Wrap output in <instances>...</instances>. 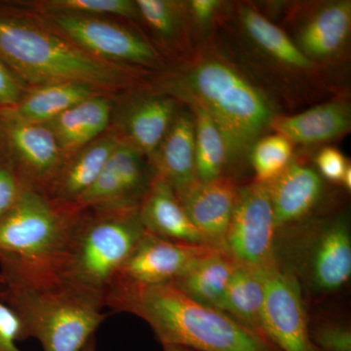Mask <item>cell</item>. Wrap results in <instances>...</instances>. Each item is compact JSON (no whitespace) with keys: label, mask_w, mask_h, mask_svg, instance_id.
Instances as JSON below:
<instances>
[{"label":"cell","mask_w":351,"mask_h":351,"mask_svg":"<svg viewBox=\"0 0 351 351\" xmlns=\"http://www.w3.org/2000/svg\"><path fill=\"white\" fill-rule=\"evenodd\" d=\"M105 306L142 318L163 346L195 351H279L230 313L193 301L172 283L114 286L106 297Z\"/></svg>","instance_id":"1"},{"label":"cell","mask_w":351,"mask_h":351,"mask_svg":"<svg viewBox=\"0 0 351 351\" xmlns=\"http://www.w3.org/2000/svg\"><path fill=\"white\" fill-rule=\"evenodd\" d=\"M82 211L24 182L17 202L0 221V283L61 282L62 267Z\"/></svg>","instance_id":"2"},{"label":"cell","mask_w":351,"mask_h":351,"mask_svg":"<svg viewBox=\"0 0 351 351\" xmlns=\"http://www.w3.org/2000/svg\"><path fill=\"white\" fill-rule=\"evenodd\" d=\"M0 61L21 82L36 86L78 83L112 88L126 82V71L92 56L63 36L32 24L0 5Z\"/></svg>","instance_id":"3"},{"label":"cell","mask_w":351,"mask_h":351,"mask_svg":"<svg viewBox=\"0 0 351 351\" xmlns=\"http://www.w3.org/2000/svg\"><path fill=\"white\" fill-rule=\"evenodd\" d=\"M92 210L76 226L60 281L105 306L108 291L145 230L138 208Z\"/></svg>","instance_id":"4"},{"label":"cell","mask_w":351,"mask_h":351,"mask_svg":"<svg viewBox=\"0 0 351 351\" xmlns=\"http://www.w3.org/2000/svg\"><path fill=\"white\" fill-rule=\"evenodd\" d=\"M0 286V299L22 323L23 341L38 339L44 351H82L107 317L100 300L63 282Z\"/></svg>","instance_id":"5"},{"label":"cell","mask_w":351,"mask_h":351,"mask_svg":"<svg viewBox=\"0 0 351 351\" xmlns=\"http://www.w3.org/2000/svg\"><path fill=\"white\" fill-rule=\"evenodd\" d=\"M184 87L191 105L204 108L216 122L230 157L252 149L276 117L267 97L218 58L198 62L184 77Z\"/></svg>","instance_id":"6"},{"label":"cell","mask_w":351,"mask_h":351,"mask_svg":"<svg viewBox=\"0 0 351 351\" xmlns=\"http://www.w3.org/2000/svg\"><path fill=\"white\" fill-rule=\"evenodd\" d=\"M277 267L294 277L306 298L317 302L341 292L351 276V230L346 215L277 232Z\"/></svg>","instance_id":"7"},{"label":"cell","mask_w":351,"mask_h":351,"mask_svg":"<svg viewBox=\"0 0 351 351\" xmlns=\"http://www.w3.org/2000/svg\"><path fill=\"white\" fill-rule=\"evenodd\" d=\"M276 235L267 184L255 181L239 189L223 252L237 265L257 271L271 269L277 267Z\"/></svg>","instance_id":"8"},{"label":"cell","mask_w":351,"mask_h":351,"mask_svg":"<svg viewBox=\"0 0 351 351\" xmlns=\"http://www.w3.org/2000/svg\"><path fill=\"white\" fill-rule=\"evenodd\" d=\"M46 20L56 31L92 56L114 61L154 66L158 55L149 43L135 32L94 16L49 14Z\"/></svg>","instance_id":"9"},{"label":"cell","mask_w":351,"mask_h":351,"mask_svg":"<svg viewBox=\"0 0 351 351\" xmlns=\"http://www.w3.org/2000/svg\"><path fill=\"white\" fill-rule=\"evenodd\" d=\"M260 272L265 286L263 329L279 351H322L309 334L306 300L297 280L278 267Z\"/></svg>","instance_id":"10"},{"label":"cell","mask_w":351,"mask_h":351,"mask_svg":"<svg viewBox=\"0 0 351 351\" xmlns=\"http://www.w3.org/2000/svg\"><path fill=\"white\" fill-rule=\"evenodd\" d=\"M144 154L120 140L101 174L75 204L82 209L138 208L152 181L145 173Z\"/></svg>","instance_id":"11"},{"label":"cell","mask_w":351,"mask_h":351,"mask_svg":"<svg viewBox=\"0 0 351 351\" xmlns=\"http://www.w3.org/2000/svg\"><path fill=\"white\" fill-rule=\"evenodd\" d=\"M212 250L214 248L207 245L175 241L145 232L112 288L171 283L195 261Z\"/></svg>","instance_id":"12"},{"label":"cell","mask_w":351,"mask_h":351,"mask_svg":"<svg viewBox=\"0 0 351 351\" xmlns=\"http://www.w3.org/2000/svg\"><path fill=\"white\" fill-rule=\"evenodd\" d=\"M205 243L223 251L239 189L230 177L195 184L176 191Z\"/></svg>","instance_id":"13"},{"label":"cell","mask_w":351,"mask_h":351,"mask_svg":"<svg viewBox=\"0 0 351 351\" xmlns=\"http://www.w3.org/2000/svg\"><path fill=\"white\" fill-rule=\"evenodd\" d=\"M0 142L22 166L23 182L34 188L36 182H47V186L61 167V149L45 124L0 120Z\"/></svg>","instance_id":"14"},{"label":"cell","mask_w":351,"mask_h":351,"mask_svg":"<svg viewBox=\"0 0 351 351\" xmlns=\"http://www.w3.org/2000/svg\"><path fill=\"white\" fill-rule=\"evenodd\" d=\"M265 184L276 232L308 221L324 195L319 173L299 163L291 162L276 179Z\"/></svg>","instance_id":"15"},{"label":"cell","mask_w":351,"mask_h":351,"mask_svg":"<svg viewBox=\"0 0 351 351\" xmlns=\"http://www.w3.org/2000/svg\"><path fill=\"white\" fill-rule=\"evenodd\" d=\"M138 214L147 232L175 241L207 245L189 219L172 184L160 176L152 180L138 205Z\"/></svg>","instance_id":"16"},{"label":"cell","mask_w":351,"mask_h":351,"mask_svg":"<svg viewBox=\"0 0 351 351\" xmlns=\"http://www.w3.org/2000/svg\"><path fill=\"white\" fill-rule=\"evenodd\" d=\"M120 138L112 134L97 138L61 166L46 189V195L64 204H75L96 181Z\"/></svg>","instance_id":"17"},{"label":"cell","mask_w":351,"mask_h":351,"mask_svg":"<svg viewBox=\"0 0 351 351\" xmlns=\"http://www.w3.org/2000/svg\"><path fill=\"white\" fill-rule=\"evenodd\" d=\"M157 176L172 184L176 191L197 182L195 174V125L193 114L176 113L174 120L152 158Z\"/></svg>","instance_id":"18"},{"label":"cell","mask_w":351,"mask_h":351,"mask_svg":"<svg viewBox=\"0 0 351 351\" xmlns=\"http://www.w3.org/2000/svg\"><path fill=\"white\" fill-rule=\"evenodd\" d=\"M96 95L94 88L78 83L43 85L24 94L12 107L0 108V120L47 124L66 110Z\"/></svg>","instance_id":"19"},{"label":"cell","mask_w":351,"mask_h":351,"mask_svg":"<svg viewBox=\"0 0 351 351\" xmlns=\"http://www.w3.org/2000/svg\"><path fill=\"white\" fill-rule=\"evenodd\" d=\"M350 106L331 101L292 117H276L270 128L292 144L311 145L341 137L350 131Z\"/></svg>","instance_id":"20"},{"label":"cell","mask_w":351,"mask_h":351,"mask_svg":"<svg viewBox=\"0 0 351 351\" xmlns=\"http://www.w3.org/2000/svg\"><path fill=\"white\" fill-rule=\"evenodd\" d=\"M350 29V1L332 2L302 25L297 45L309 61L331 59L348 43Z\"/></svg>","instance_id":"21"},{"label":"cell","mask_w":351,"mask_h":351,"mask_svg":"<svg viewBox=\"0 0 351 351\" xmlns=\"http://www.w3.org/2000/svg\"><path fill=\"white\" fill-rule=\"evenodd\" d=\"M237 265L225 252L214 249L171 283L193 301L225 311L226 290Z\"/></svg>","instance_id":"22"},{"label":"cell","mask_w":351,"mask_h":351,"mask_svg":"<svg viewBox=\"0 0 351 351\" xmlns=\"http://www.w3.org/2000/svg\"><path fill=\"white\" fill-rule=\"evenodd\" d=\"M175 115L176 101L168 97H149L132 104L122 119L126 140L152 159Z\"/></svg>","instance_id":"23"},{"label":"cell","mask_w":351,"mask_h":351,"mask_svg":"<svg viewBox=\"0 0 351 351\" xmlns=\"http://www.w3.org/2000/svg\"><path fill=\"white\" fill-rule=\"evenodd\" d=\"M112 106L104 97L94 96L60 114L47 125L62 152H73L93 142L110 123Z\"/></svg>","instance_id":"24"},{"label":"cell","mask_w":351,"mask_h":351,"mask_svg":"<svg viewBox=\"0 0 351 351\" xmlns=\"http://www.w3.org/2000/svg\"><path fill=\"white\" fill-rule=\"evenodd\" d=\"M263 306L265 286L260 272L235 265L226 290V313L267 339L263 329Z\"/></svg>","instance_id":"25"},{"label":"cell","mask_w":351,"mask_h":351,"mask_svg":"<svg viewBox=\"0 0 351 351\" xmlns=\"http://www.w3.org/2000/svg\"><path fill=\"white\" fill-rule=\"evenodd\" d=\"M241 22L251 40L267 56L278 63L294 69H308L313 66L297 44L280 27L272 24L255 8H245Z\"/></svg>","instance_id":"26"},{"label":"cell","mask_w":351,"mask_h":351,"mask_svg":"<svg viewBox=\"0 0 351 351\" xmlns=\"http://www.w3.org/2000/svg\"><path fill=\"white\" fill-rule=\"evenodd\" d=\"M195 125V174L199 182H211L223 176L230 158L223 133L209 113L193 105Z\"/></svg>","instance_id":"27"},{"label":"cell","mask_w":351,"mask_h":351,"mask_svg":"<svg viewBox=\"0 0 351 351\" xmlns=\"http://www.w3.org/2000/svg\"><path fill=\"white\" fill-rule=\"evenodd\" d=\"M292 145L278 133L258 138L252 147L251 154L256 182L269 184L288 167L293 154Z\"/></svg>","instance_id":"28"},{"label":"cell","mask_w":351,"mask_h":351,"mask_svg":"<svg viewBox=\"0 0 351 351\" xmlns=\"http://www.w3.org/2000/svg\"><path fill=\"white\" fill-rule=\"evenodd\" d=\"M49 14H76L94 16L115 15L120 17H138L136 1L130 0H52L43 4Z\"/></svg>","instance_id":"29"},{"label":"cell","mask_w":351,"mask_h":351,"mask_svg":"<svg viewBox=\"0 0 351 351\" xmlns=\"http://www.w3.org/2000/svg\"><path fill=\"white\" fill-rule=\"evenodd\" d=\"M138 15L159 36H174L181 24V5L167 0H137Z\"/></svg>","instance_id":"30"},{"label":"cell","mask_w":351,"mask_h":351,"mask_svg":"<svg viewBox=\"0 0 351 351\" xmlns=\"http://www.w3.org/2000/svg\"><path fill=\"white\" fill-rule=\"evenodd\" d=\"M309 334L322 351H351L350 325L345 320L309 319Z\"/></svg>","instance_id":"31"},{"label":"cell","mask_w":351,"mask_h":351,"mask_svg":"<svg viewBox=\"0 0 351 351\" xmlns=\"http://www.w3.org/2000/svg\"><path fill=\"white\" fill-rule=\"evenodd\" d=\"M23 186L24 182L15 166L0 159V221L17 202Z\"/></svg>","instance_id":"32"},{"label":"cell","mask_w":351,"mask_h":351,"mask_svg":"<svg viewBox=\"0 0 351 351\" xmlns=\"http://www.w3.org/2000/svg\"><path fill=\"white\" fill-rule=\"evenodd\" d=\"M23 341V326L17 313L0 299V351H23L17 346Z\"/></svg>","instance_id":"33"},{"label":"cell","mask_w":351,"mask_h":351,"mask_svg":"<svg viewBox=\"0 0 351 351\" xmlns=\"http://www.w3.org/2000/svg\"><path fill=\"white\" fill-rule=\"evenodd\" d=\"M316 165L319 170V175L328 181L341 184L346 168L348 161L341 152L334 147H325L316 156Z\"/></svg>","instance_id":"34"},{"label":"cell","mask_w":351,"mask_h":351,"mask_svg":"<svg viewBox=\"0 0 351 351\" xmlns=\"http://www.w3.org/2000/svg\"><path fill=\"white\" fill-rule=\"evenodd\" d=\"M23 96L22 82L0 61V108L12 107Z\"/></svg>","instance_id":"35"},{"label":"cell","mask_w":351,"mask_h":351,"mask_svg":"<svg viewBox=\"0 0 351 351\" xmlns=\"http://www.w3.org/2000/svg\"><path fill=\"white\" fill-rule=\"evenodd\" d=\"M221 2L218 0H193L189 2V12L198 25H205L218 11Z\"/></svg>","instance_id":"36"},{"label":"cell","mask_w":351,"mask_h":351,"mask_svg":"<svg viewBox=\"0 0 351 351\" xmlns=\"http://www.w3.org/2000/svg\"><path fill=\"white\" fill-rule=\"evenodd\" d=\"M341 184L345 186L346 191H350L351 189V167L350 165H348V167L346 168L345 174H343V179H341Z\"/></svg>","instance_id":"37"},{"label":"cell","mask_w":351,"mask_h":351,"mask_svg":"<svg viewBox=\"0 0 351 351\" xmlns=\"http://www.w3.org/2000/svg\"><path fill=\"white\" fill-rule=\"evenodd\" d=\"M164 351H195L191 348H184V346H163Z\"/></svg>","instance_id":"38"},{"label":"cell","mask_w":351,"mask_h":351,"mask_svg":"<svg viewBox=\"0 0 351 351\" xmlns=\"http://www.w3.org/2000/svg\"><path fill=\"white\" fill-rule=\"evenodd\" d=\"M82 351H96V343H95V339L92 338L88 341L86 346L83 348Z\"/></svg>","instance_id":"39"}]
</instances>
